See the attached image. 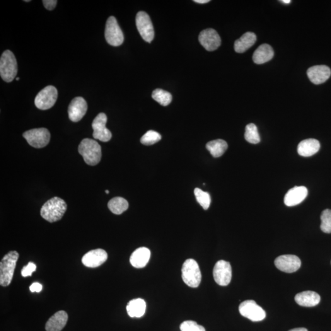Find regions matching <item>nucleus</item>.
<instances>
[{
	"label": "nucleus",
	"mask_w": 331,
	"mask_h": 331,
	"mask_svg": "<svg viewBox=\"0 0 331 331\" xmlns=\"http://www.w3.org/2000/svg\"><path fill=\"white\" fill-rule=\"evenodd\" d=\"M19 257L16 251H11L7 253L0 263V285L8 287L11 284L14 276L17 262Z\"/></svg>",
	"instance_id": "3"
},
{
	"label": "nucleus",
	"mask_w": 331,
	"mask_h": 331,
	"mask_svg": "<svg viewBox=\"0 0 331 331\" xmlns=\"http://www.w3.org/2000/svg\"><path fill=\"white\" fill-rule=\"evenodd\" d=\"M275 266L278 269L286 273H293L301 267V261L297 256L285 255L275 259Z\"/></svg>",
	"instance_id": "13"
},
{
	"label": "nucleus",
	"mask_w": 331,
	"mask_h": 331,
	"mask_svg": "<svg viewBox=\"0 0 331 331\" xmlns=\"http://www.w3.org/2000/svg\"><path fill=\"white\" fill-rule=\"evenodd\" d=\"M274 52L270 45H261L253 55V60L256 64L261 65L270 61L274 57Z\"/></svg>",
	"instance_id": "23"
},
{
	"label": "nucleus",
	"mask_w": 331,
	"mask_h": 331,
	"mask_svg": "<svg viewBox=\"0 0 331 331\" xmlns=\"http://www.w3.org/2000/svg\"><path fill=\"white\" fill-rule=\"evenodd\" d=\"M282 2V3H286V4H288L291 3L290 0H282V1H280Z\"/></svg>",
	"instance_id": "39"
},
{
	"label": "nucleus",
	"mask_w": 331,
	"mask_h": 331,
	"mask_svg": "<svg viewBox=\"0 0 331 331\" xmlns=\"http://www.w3.org/2000/svg\"><path fill=\"white\" fill-rule=\"evenodd\" d=\"M58 91L55 87L47 86L36 95L35 100L36 108L41 110H47L53 107L56 103Z\"/></svg>",
	"instance_id": "8"
},
{
	"label": "nucleus",
	"mask_w": 331,
	"mask_h": 331,
	"mask_svg": "<svg viewBox=\"0 0 331 331\" xmlns=\"http://www.w3.org/2000/svg\"><path fill=\"white\" fill-rule=\"evenodd\" d=\"M206 148L215 158L223 155L228 149V144L223 139L210 141L206 144Z\"/></svg>",
	"instance_id": "26"
},
{
	"label": "nucleus",
	"mask_w": 331,
	"mask_h": 331,
	"mask_svg": "<svg viewBox=\"0 0 331 331\" xmlns=\"http://www.w3.org/2000/svg\"><path fill=\"white\" fill-rule=\"evenodd\" d=\"M136 23L137 30L144 41L151 43L154 38V29L153 24L149 16L144 11H140L137 14Z\"/></svg>",
	"instance_id": "10"
},
{
	"label": "nucleus",
	"mask_w": 331,
	"mask_h": 331,
	"mask_svg": "<svg viewBox=\"0 0 331 331\" xmlns=\"http://www.w3.org/2000/svg\"><path fill=\"white\" fill-rule=\"evenodd\" d=\"M78 151L88 165L95 166L101 159V147L98 142L91 139H84L80 144Z\"/></svg>",
	"instance_id": "2"
},
{
	"label": "nucleus",
	"mask_w": 331,
	"mask_h": 331,
	"mask_svg": "<svg viewBox=\"0 0 331 331\" xmlns=\"http://www.w3.org/2000/svg\"><path fill=\"white\" fill-rule=\"evenodd\" d=\"M289 331H308V330L306 328H299L293 329V330H289Z\"/></svg>",
	"instance_id": "38"
},
{
	"label": "nucleus",
	"mask_w": 331,
	"mask_h": 331,
	"mask_svg": "<svg viewBox=\"0 0 331 331\" xmlns=\"http://www.w3.org/2000/svg\"><path fill=\"white\" fill-rule=\"evenodd\" d=\"M105 192L107 193V194H108V193H110V192H109V190H106Z\"/></svg>",
	"instance_id": "40"
},
{
	"label": "nucleus",
	"mask_w": 331,
	"mask_h": 331,
	"mask_svg": "<svg viewBox=\"0 0 331 331\" xmlns=\"http://www.w3.org/2000/svg\"><path fill=\"white\" fill-rule=\"evenodd\" d=\"M128 314L132 318H141L146 310V303L142 299L130 301L127 306Z\"/></svg>",
	"instance_id": "25"
},
{
	"label": "nucleus",
	"mask_w": 331,
	"mask_h": 331,
	"mask_svg": "<svg viewBox=\"0 0 331 331\" xmlns=\"http://www.w3.org/2000/svg\"><path fill=\"white\" fill-rule=\"evenodd\" d=\"M213 275L215 281L221 286H227L230 284L232 268L230 263L224 260L219 261L215 265Z\"/></svg>",
	"instance_id": "12"
},
{
	"label": "nucleus",
	"mask_w": 331,
	"mask_h": 331,
	"mask_svg": "<svg viewBox=\"0 0 331 331\" xmlns=\"http://www.w3.org/2000/svg\"><path fill=\"white\" fill-rule=\"evenodd\" d=\"M36 270V265L35 263L30 262L26 266L23 267L22 270V275L23 277H30L32 275L33 272Z\"/></svg>",
	"instance_id": "34"
},
{
	"label": "nucleus",
	"mask_w": 331,
	"mask_h": 331,
	"mask_svg": "<svg viewBox=\"0 0 331 331\" xmlns=\"http://www.w3.org/2000/svg\"><path fill=\"white\" fill-rule=\"evenodd\" d=\"M67 205L64 199L54 197L47 200L41 209V216L45 221L54 223L60 221L66 211Z\"/></svg>",
	"instance_id": "1"
},
{
	"label": "nucleus",
	"mask_w": 331,
	"mask_h": 331,
	"mask_svg": "<svg viewBox=\"0 0 331 331\" xmlns=\"http://www.w3.org/2000/svg\"><path fill=\"white\" fill-rule=\"evenodd\" d=\"M107 116L105 113H100L96 116L92 123L93 136L95 139L102 142L110 141L112 138V133L106 128Z\"/></svg>",
	"instance_id": "11"
},
{
	"label": "nucleus",
	"mask_w": 331,
	"mask_h": 331,
	"mask_svg": "<svg viewBox=\"0 0 331 331\" xmlns=\"http://www.w3.org/2000/svg\"><path fill=\"white\" fill-rule=\"evenodd\" d=\"M199 41L200 44L208 51H214L221 45V38L214 29H205L200 33Z\"/></svg>",
	"instance_id": "14"
},
{
	"label": "nucleus",
	"mask_w": 331,
	"mask_h": 331,
	"mask_svg": "<svg viewBox=\"0 0 331 331\" xmlns=\"http://www.w3.org/2000/svg\"><path fill=\"white\" fill-rule=\"evenodd\" d=\"M320 296L318 293L314 291H306L297 294L295 296V301L298 305L311 308L317 306L320 302Z\"/></svg>",
	"instance_id": "21"
},
{
	"label": "nucleus",
	"mask_w": 331,
	"mask_h": 331,
	"mask_svg": "<svg viewBox=\"0 0 331 331\" xmlns=\"http://www.w3.org/2000/svg\"><path fill=\"white\" fill-rule=\"evenodd\" d=\"M181 331H205L202 326L198 325L194 321H185L181 324L180 326Z\"/></svg>",
	"instance_id": "33"
},
{
	"label": "nucleus",
	"mask_w": 331,
	"mask_h": 331,
	"mask_svg": "<svg viewBox=\"0 0 331 331\" xmlns=\"http://www.w3.org/2000/svg\"><path fill=\"white\" fill-rule=\"evenodd\" d=\"M257 36L254 33L246 32L234 43V50L238 53H243L255 44Z\"/></svg>",
	"instance_id": "24"
},
{
	"label": "nucleus",
	"mask_w": 331,
	"mask_h": 331,
	"mask_svg": "<svg viewBox=\"0 0 331 331\" xmlns=\"http://www.w3.org/2000/svg\"><path fill=\"white\" fill-rule=\"evenodd\" d=\"M194 193L197 202L201 205L202 208L204 210L208 209L211 202V196L209 193L204 192L198 188H195Z\"/></svg>",
	"instance_id": "30"
},
{
	"label": "nucleus",
	"mask_w": 331,
	"mask_h": 331,
	"mask_svg": "<svg viewBox=\"0 0 331 331\" xmlns=\"http://www.w3.org/2000/svg\"><path fill=\"white\" fill-rule=\"evenodd\" d=\"M150 258L151 251L149 248L140 247L132 253L130 261L132 266L139 269L146 266L149 262Z\"/></svg>",
	"instance_id": "20"
},
{
	"label": "nucleus",
	"mask_w": 331,
	"mask_h": 331,
	"mask_svg": "<svg viewBox=\"0 0 331 331\" xmlns=\"http://www.w3.org/2000/svg\"><path fill=\"white\" fill-rule=\"evenodd\" d=\"M195 3H200V4H204L209 3L210 0H195Z\"/></svg>",
	"instance_id": "37"
},
{
	"label": "nucleus",
	"mask_w": 331,
	"mask_h": 331,
	"mask_svg": "<svg viewBox=\"0 0 331 331\" xmlns=\"http://www.w3.org/2000/svg\"><path fill=\"white\" fill-rule=\"evenodd\" d=\"M43 289V285L39 284V283H34L30 287V290L32 293H40Z\"/></svg>",
	"instance_id": "36"
},
{
	"label": "nucleus",
	"mask_w": 331,
	"mask_h": 331,
	"mask_svg": "<svg viewBox=\"0 0 331 331\" xmlns=\"http://www.w3.org/2000/svg\"><path fill=\"white\" fill-rule=\"evenodd\" d=\"M320 228L323 233H331V210L326 209L321 215Z\"/></svg>",
	"instance_id": "31"
},
{
	"label": "nucleus",
	"mask_w": 331,
	"mask_h": 331,
	"mask_svg": "<svg viewBox=\"0 0 331 331\" xmlns=\"http://www.w3.org/2000/svg\"><path fill=\"white\" fill-rule=\"evenodd\" d=\"M183 281L188 286L197 287L201 282V273L199 265L195 260L188 259L183 263L182 268Z\"/></svg>",
	"instance_id": "5"
},
{
	"label": "nucleus",
	"mask_w": 331,
	"mask_h": 331,
	"mask_svg": "<svg viewBox=\"0 0 331 331\" xmlns=\"http://www.w3.org/2000/svg\"><path fill=\"white\" fill-rule=\"evenodd\" d=\"M25 1V2H30V0H26V1Z\"/></svg>",
	"instance_id": "42"
},
{
	"label": "nucleus",
	"mask_w": 331,
	"mask_h": 331,
	"mask_svg": "<svg viewBox=\"0 0 331 331\" xmlns=\"http://www.w3.org/2000/svg\"><path fill=\"white\" fill-rule=\"evenodd\" d=\"M107 259V252L105 250L98 248L87 253L82 258V262L86 267L95 268L100 266Z\"/></svg>",
	"instance_id": "16"
},
{
	"label": "nucleus",
	"mask_w": 331,
	"mask_h": 331,
	"mask_svg": "<svg viewBox=\"0 0 331 331\" xmlns=\"http://www.w3.org/2000/svg\"><path fill=\"white\" fill-rule=\"evenodd\" d=\"M18 63L15 55L7 50L2 54L0 59V75L3 81L11 82L18 74Z\"/></svg>",
	"instance_id": "4"
},
{
	"label": "nucleus",
	"mask_w": 331,
	"mask_h": 331,
	"mask_svg": "<svg viewBox=\"0 0 331 331\" xmlns=\"http://www.w3.org/2000/svg\"><path fill=\"white\" fill-rule=\"evenodd\" d=\"M105 38L109 44L119 46L124 41V35L114 17L110 16L106 22Z\"/></svg>",
	"instance_id": "6"
},
{
	"label": "nucleus",
	"mask_w": 331,
	"mask_h": 331,
	"mask_svg": "<svg viewBox=\"0 0 331 331\" xmlns=\"http://www.w3.org/2000/svg\"><path fill=\"white\" fill-rule=\"evenodd\" d=\"M129 204L126 199L121 197L112 198L108 202V207L113 214L120 215L126 211L129 208Z\"/></svg>",
	"instance_id": "27"
},
{
	"label": "nucleus",
	"mask_w": 331,
	"mask_h": 331,
	"mask_svg": "<svg viewBox=\"0 0 331 331\" xmlns=\"http://www.w3.org/2000/svg\"><path fill=\"white\" fill-rule=\"evenodd\" d=\"M19 79H20V78H19V77H17V78H16L17 81H19Z\"/></svg>",
	"instance_id": "41"
},
{
	"label": "nucleus",
	"mask_w": 331,
	"mask_h": 331,
	"mask_svg": "<svg viewBox=\"0 0 331 331\" xmlns=\"http://www.w3.org/2000/svg\"><path fill=\"white\" fill-rule=\"evenodd\" d=\"M68 315L66 311L60 310L52 316L45 324L46 331H61L66 326Z\"/></svg>",
	"instance_id": "19"
},
{
	"label": "nucleus",
	"mask_w": 331,
	"mask_h": 331,
	"mask_svg": "<svg viewBox=\"0 0 331 331\" xmlns=\"http://www.w3.org/2000/svg\"><path fill=\"white\" fill-rule=\"evenodd\" d=\"M43 4L47 10L52 11L55 8L57 4L56 0H43Z\"/></svg>",
	"instance_id": "35"
},
{
	"label": "nucleus",
	"mask_w": 331,
	"mask_h": 331,
	"mask_svg": "<svg viewBox=\"0 0 331 331\" xmlns=\"http://www.w3.org/2000/svg\"><path fill=\"white\" fill-rule=\"evenodd\" d=\"M161 139V136L158 132L149 130L141 137V142L146 146H151L156 144Z\"/></svg>",
	"instance_id": "32"
},
{
	"label": "nucleus",
	"mask_w": 331,
	"mask_h": 331,
	"mask_svg": "<svg viewBox=\"0 0 331 331\" xmlns=\"http://www.w3.org/2000/svg\"><path fill=\"white\" fill-rule=\"evenodd\" d=\"M241 315L253 322L261 321L265 318V312L255 301L247 300L240 304L239 308Z\"/></svg>",
	"instance_id": "9"
},
{
	"label": "nucleus",
	"mask_w": 331,
	"mask_h": 331,
	"mask_svg": "<svg viewBox=\"0 0 331 331\" xmlns=\"http://www.w3.org/2000/svg\"><path fill=\"white\" fill-rule=\"evenodd\" d=\"M245 139L251 144H257L260 142V134L257 126L253 123H250L245 128Z\"/></svg>",
	"instance_id": "29"
},
{
	"label": "nucleus",
	"mask_w": 331,
	"mask_h": 331,
	"mask_svg": "<svg viewBox=\"0 0 331 331\" xmlns=\"http://www.w3.org/2000/svg\"><path fill=\"white\" fill-rule=\"evenodd\" d=\"M88 110V103L82 97H76L71 101L68 108L69 119L73 122L81 120Z\"/></svg>",
	"instance_id": "15"
},
{
	"label": "nucleus",
	"mask_w": 331,
	"mask_h": 331,
	"mask_svg": "<svg viewBox=\"0 0 331 331\" xmlns=\"http://www.w3.org/2000/svg\"><path fill=\"white\" fill-rule=\"evenodd\" d=\"M24 138L31 146L35 148H43L49 143L50 134L44 128L28 130L23 134Z\"/></svg>",
	"instance_id": "7"
},
{
	"label": "nucleus",
	"mask_w": 331,
	"mask_h": 331,
	"mask_svg": "<svg viewBox=\"0 0 331 331\" xmlns=\"http://www.w3.org/2000/svg\"><path fill=\"white\" fill-rule=\"evenodd\" d=\"M152 98L156 102L163 106H167L172 101V95L168 91L162 90V89H156L152 93Z\"/></svg>",
	"instance_id": "28"
},
{
	"label": "nucleus",
	"mask_w": 331,
	"mask_h": 331,
	"mask_svg": "<svg viewBox=\"0 0 331 331\" xmlns=\"http://www.w3.org/2000/svg\"><path fill=\"white\" fill-rule=\"evenodd\" d=\"M320 149V144L318 140L308 139L304 140L299 144L298 152L299 155L308 157L317 153Z\"/></svg>",
	"instance_id": "22"
},
{
	"label": "nucleus",
	"mask_w": 331,
	"mask_h": 331,
	"mask_svg": "<svg viewBox=\"0 0 331 331\" xmlns=\"http://www.w3.org/2000/svg\"><path fill=\"white\" fill-rule=\"evenodd\" d=\"M308 195V190L303 186L291 188L285 195V204L288 207L295 206L303 202Z\"/></svg>",
	"instance_id": "18"
},
{
	"label": "nucleus",
	"mask_w": 331,
	"mask_h": 331,
	"mask_svg": "<svg viewBox=\"0 0 331 331\" xmlns=\"http://www.w3.org/2000/svg\"><path fill=\"white\" fill-rule=\"evenodd\" d=\"M307 73L312 83L319 85L324 83L330 78L331 71L330 67L326 65H316L309 68Z\"/></svg>",
	"instance_id": "17"
}]
</instances>
